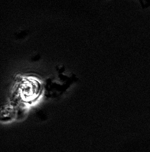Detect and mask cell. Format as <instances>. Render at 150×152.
<instances>
[{"instance_id":"cell-1","label":"cell","mask_w":150,"mask_h":152,"mask_svg":"<svg viewBox=\"0 0 150 152\" xmlns=\"http://www.w3.org/2000/svg\"><path fill=\"white\" fill-rule=\"evenodd\" d=\"M15 105H6L0 107V120L8 121L12 120L16 115Z\"/></svg>"}]
</instances>
